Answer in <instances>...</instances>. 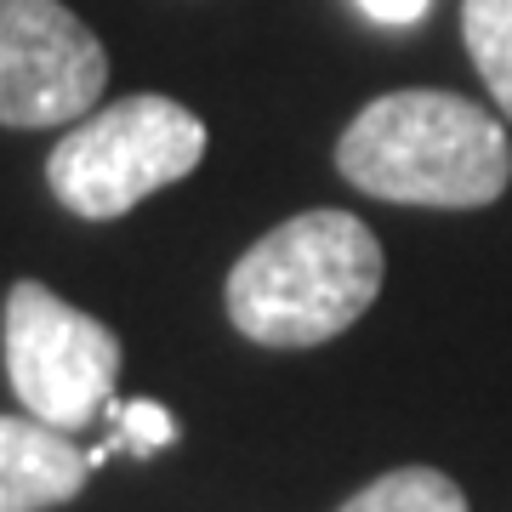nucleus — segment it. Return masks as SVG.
I'll list each match as a JSON object with an SVG mask.
<instances>
[{"label":"nucleus","mask_w":512,"mask_h":512,"mask_svg":"<svg viewBox=\"0 0 512 512\" xmlns=\"http://www.w3.org/2000/svg\"><path fill=\"white\" fill-rule=\"evenodd\" d=\"M461 35L501 120H512V0H461Z\"/></svg>","instance_id":"8"},{"label":"nucleus","mask_w":512,"mask_h":512,"mask_svg":"<svg viewBox=\"0 0 512 512\" xmlns=\"http://www.w3.org/2000/svg\"><path fill=\"white\" fill-rule=\"evenodd\" d=\"M92 461L63 433L29 410L0 416V512H52L86 490Z\"/></svg>","instance_id":"6"},{"label":"nucleus","mask_w":512,"mask_h":512,"mask_svg":"<svg viewBox=\"0 0 512 512\" xmlns=\"http://www.w3.org/2000/svg\"><path fill=\"white\" fill-rule=\"evenodd\" d=\"M205 160V120L177 97L137 92L86 114L46 154V183L74 217L114 222Z\"/></svg>","instance_id":"3"},{"label":"nucleus","mask_w":512,"mask_h":512,"mask_svg":"<svg viewBox=\"0 0 512 512\" xmlns=\"http://www.w3.org/2000/svg\"><path fill=\"white\" fill-rule=\"evenodd\" d=\"M342 512H467V495L439 467H393L342 501Z\"/></svg>","instance_id":"7"},{"label":"nucleus","mask_w":512,"mask_h":512,"mask_svg":"<svg viewBox=\"0 0 512 512\" xmlns=\"http://www.w3.org/2000/svg\"><path fill=\"white\" fill-rule=\"evenodd\" d=\"M382 274V245L353 211H302L234 262L228 319L256 348H319L359 325Z\"/></svg>","instance_id":"2"},{"label":"nucleus","mask_w":512,"mask_h":512,"mask_svg":"<svg viewBox=\"0 0 512 512\" xmlns=\"http://www.w3.org/2000/svg\"><path fill=\"white\" fill-rule=\"evenodd\" d=\"M6 376L35 421L80 433L114 399L120 336L40 279H18L6 291Z\"/></svg>","instance_id":"4"},{"label":"nucleus","mask_w":512,"mask_h":512,"mask_svg":"<svg viewBox=\"0 0 512 512\" xmlns=\"http://www.w3.org/2000/svg\"><path fill=\"white\" fill-rule=\"evenodd\" d=\"M336 171L359 194L387 205L478 211L507 194L512 143L484 103L416 86L359 109L336 143Z\"/></svg>","instance_id":"1"},{"label":"nucleus","mask_w":512,"mask_h":512,"mask_svg":"<svg viewBox=\"0 0 512 512\" xmlns=\"http://www.w3.org/2000/svg\"><path fill=\"white\" fill-rule=\"evenodd\" d=\"M376 23H421L427 18V0H359Z\"/></svg>","instance_id":"10"},{"label":"nucleus","mask_w":512,"mask_h":512,"mask_svg":"<svg viewBox=\"0 0 512 512\" xmlns=\"http://www.w3.org/2000/svg\"><path fill=\"white\" fill-rule=\"evenodd\" d=\"M114 416V433L103 439V450H126V456H160V450H171L177 444V416L165 410V404H154V399H131V404H114L109 410Z\"/></svg>","instance_id":"9"},{"label":"nucleus","mask_w":512,"mask_h":512,"mask_svg":"<svg viewBox=\"0 0 512 512\" xmlns=\"http://www.w3.org/2000/svg\"><path fill=\"white\" fill-rule=\"evenodd\" d=\"M103 86V40L63 0H0V126H69Z\"/></svg>","instance_id":"5"}]
</instances>
